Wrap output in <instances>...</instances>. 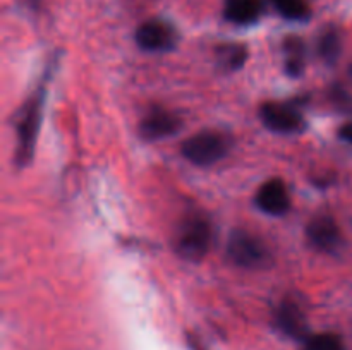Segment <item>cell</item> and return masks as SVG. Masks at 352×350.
Here are the masks:
<instances>
[{
  "label": "cell",
  "mask_w": 352,
  "mask_h": 350,
  "mask_svg": "<svg viewBox=\"0 0 352 350\" xmlns=\"http://www.w3.org/2000/svg\"><path fill=\"white\" fill-rule=\"evenodd\" d=\"M227 256L236 266L258 270L268 264L270 250L256 235L244 230H236L230 233L229 242H227Z\"/></svg>",
  "instance_id": "obj_3"
},
{
  "label": "cell",
  "mask_w": 352,
  "mask_h": 350,
  "mask_svg": "<svg viewBox=\"0 0 352 350\" xmlns=\"http://www.w3.org/2000/svg\"><path fill=\"white\" fill-rule=\"evenodd\" d=\"M212 244V226L206 216L191 213L184 216L175 230V253L186 261L198 263L208 254Z\"/></svg>",
  "instance_id": "obj_1"
},
{
  "label": "cell",
  "mask_w": 352,
  "mask_h": 350,
  "mask_svg": "<svg viewBox=\"0 0 352 350\" xmlns=\"http://www.w3.org/2000/svg\"><path fill=\"white\" fill-rule=\"evenodd\" d=\"M340 48H342V41H340V34L336 27H327L320 33L318 55L327 64H333L339 58Z\"/></svg>",
  "instance_id": "obj_13"
},
{
  "label": "cell",
  "mask_w": 352,
  "mask_h": 350,
  "mask_svg": "<svg viewBox=\"0 0 352 350\" xmlns=\"http://www.w3.org/2000/svg\"><path fill=\"white\" fill-rule=\"evenodd\" d=\"M217 57H219V64L227 71H236V69L243 67V64L248 58L246 47L237 43L222 45L217 50Z\"/></svg>",
  "instance_id": "obj_14"
},
{
  "label": "cell",
  "mask_w": 352,
  "mask_h": 350,
  "mask_svg": "<svg viewBox=\"0 0 352 350\" xmlns=\"http://www.w3.org/2000/svg\"><path fill=\"white\" fill-rule=\"evenodd\" d=\"M340 137H342V139H346L347 143L352 144V122L346 124V126L340 129Z\"/></svg>",
  "instance_id": "obj_17"
},
{
  "label": "cell",
  "mask_w": 352,
  "mask_h": 350,
  "mask_svg": "<svg viewBox=\"0 0 352 350\" xmlns=\"http://www.w3.org/2000/svg\"><path fill=\"white\" fill-rule=\"evenodd\" d=\"M309 244L320 253H336L342 244L340 230L336 220L329 215L315 216L306 229Z\"/></svg>",
  "instance_id": "obj_8"
},
{
  "label": "cell",
  "mask_w": 352,
  "mask_h": 350,
  "mask_svg": "<svg viewBox=\"0 0 352 350\" xmlns=\"http://www.w3.org/2000/svg\"><path fill=\"white\" fill-rule=\"evenodd\" d=\"M261 122L278 134H294L305 129V117L289 103H265L260 110Z\"/></svg>",
  "instance_id": "obj_6"
},
{
  "label": "cell",
  "mask_w": 352,
  "mask_h": 350,
  "mask_svg": "<svg viewBox=\"0 0 352 350\" xmlns=\"http://www.w3.org/2000/svg\"><path fill=\"white\" fill-rule=\"evenodd\" d=\"M256 206L272 216H282L291 208V196L287 185L280 178H270L256 192Z\"/></svg>",
  "instance_id": "obj_9"
},
{
  "label": "cell",
  "mask_w": 352,
  "mask_h": 350,
  "mask_svg": "<svg viewBox=\"0 0 352 350\" xmlns=\"http://www.w3.org/2000/svg\"><path fill=\"white\" fill-rule=\"evenodd\" d=\"M285 51V69L287 74L298 78L305 71V43L301 38L289 36L284 43Z\"/></svg>",
  "instance_id": "obj_12"
},
{
  "label": "cell",
  "mask_w": 352,
  "mask_h": 350,
  "mask_svg": "<svg viewBox=\"0 0 352 350\" xmlns=\"http://www.w3.org/2000/svg\"><path fill=\"white\" fill-rule=\"evenodd\" d=\"M177 40V30L164 19H150L136 30V43L146 51H168Z\"/></svg>",
  "instance_id": "obj_5"
},
{
  "label": "cell",
  "mask_w": 352,
  "mask_h": 350,
  "mask_svg": "<svg viewBox=\"0 0 352 350\" xmlns=\"http://www.w3.org/2000/svg\"><path fill=\"white\" fill-rule=\"evenodd\" d=\"M275 323L282 333L296 340L308 338V323L301 305L294 301H284L275 311Z\"/></svg>",
  "instance_id": "obj_10"
},
{
  "label": "cell",
  "mask_w": 352,
  "mask_h": 350,
  "mask_svg": "<svg viewBox=\"0 0 352 350\" xmlns=\"http://www.w3.org/2000/svg\"><path fill=\"white\" fill-rule=\"evenodd\" d=\"M232 148V139L219 130H203L182 143V156L199 167H210L217 163Z\"/></svg>",
  "instance_id": "obj_2"
},
{
  "label": "cell",
  "mask_w": 352,
  "mask_h": 350,
  "mask_svg": "<svg viewBox=\"0 0 352 350\" xmlns=\"http://www.w3.org/2000/svg\"><path fill=\"white\" fill-rule=\"evenodd\" d=\"M302 350H346L342 340L333 333H320L305 340Z\"/></svg>",
  "instance_id": "obj_16"
},
{
  "label": "cell",
  "mask_w": 352,
  "mask_h": 350,
  "mask_svg": "<svg viewBox=\"0 0 352 350\" xmlns=\"http://www.w3.org/2000/svg\"><path fill=\"white\" fill-rule=\"evenodd\" d=\"M43 88L38 89L30 102L24 105L23 113L17 124V151L16 160L19 165L30 163L33 156L34 144H36L38 127H40V112H41V100H43Z\"/></svg>",
  "instance_id": "obj_4"
},
{
  "label": "cell",
  "mask_w": 352,
  "mask_h": 350,
  "mask_svg": "<svg viewBox=\"0 0 352 350\" xmlns=\"http://www.w3.org/2000/svg\"><path fill=\"white\" fill-rule=\"evenodd\" d=\"M275 9L285 19L292 21H305L308 19L311 10H309L308 0H272Z\"/></svg>",
  "instance_id": "obj_15"
},
{
  "label": "cell",
  "mask_w": 352,
  "mask_h": 350,
  "mask_svg": "<svg viewBox=\"0 0 352 350\" xmlns=\"http://www.w3.org/2000/svg\"><path fill=\"white\" fill-rule=\"evenodd\" d=\"M263 14L261 0H226L223 2V16L227 21L239 26L256 23Z\"/></svg>",
  "instance_id": "obj_11"
},
{
  "label": "cell",
  "mask_w": 352,
  "mask_h": 350,
  "mask_svg": "<svg viewBox=\"0 0 352 350\" xmlns=\"http://www.w3.org/2000/svg\"><path fill=\"white\" fill-rule=\"evenodd\" d=\"M182 127L181 117L165 108H151L140 124V134L148 141L174 136Z\"/></svg>",
  "instance_id": "obj_7"
}]
</instances>
